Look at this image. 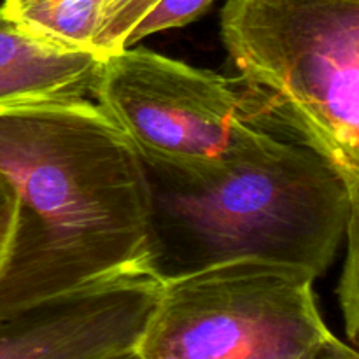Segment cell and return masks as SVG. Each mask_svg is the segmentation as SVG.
<instances>
[{
  "instance_id": "obj_1",
  "label": "cell",
  "mask_w": 359,
  "mask_h": 359,
  "mask_svg": "<svg viewBox=\"0 0 359 359\" xmlns=\"http://www.w3.org/2000/svg\"><path fill=\"white\" fill-rule=\"evenodd\" d=\"M0 175L18 196L0 314L123 270L149 269L142 161L88 97L0 109Z\"/></svg>"
},
{
  "instance_id": "obj_2",
  "label": "cell",
  "mask_w": 359,
  "mask_h": 359,
  "mask_svg": "<svg viewBox=\"0 0 359 359\" xmlns=\"http://www.w3.org/2000/svg\"><path fill=\"white\" fill-rule=\"evenodd\" d=\"M144 172L149 269L160 280L237 259L293 265L318 279L359 209L340 172L297 139L200 181Z\"/></svg>"
},
{
  "instance_id": "obj_3",
  "label": "cell",
  "mask_w": 359,
  "mask_h": 359,
  "mask_svg": "<svg viewBox=\"0 0 359 359\" xmlns=\"http://www.w3.org/2000/svg\"><path fill=\"white\" fill-rule=\"evenodd\" d=\"M221 35L270 119L359 195V0H226Z\"/></svg>"
},
{
  "instance_id": "obj_4",
  "label": "cell",
  "mask_w": 359,
  "mask_h": 359,
  "mask_svg": "<svg viewBox=\"0 0 359 359\" xmlns=\"http://www.w3.org/2000/svg\"><path fill=\"white\" fill-rule=\"evenodd\" d=\"M91 95L144 168L181 181L217 175L291 139L241 79L135 46L104 56Z\"/></svg>"
},
{
  "instance_id": "obj_5",
  "label": "cell",
  "mask_w": 359,
  "mask_h": 359,
  "mask_svg": "<svg viewBox=\"0 0 359 359\" xmlns=\"http://www.w3.org/2000/svg\"><path fill=\"white\" fill-rule=\"evenodd\" d=\"M304 269L262 259L161 280L140 359H312L332 335Z\"/></svg>"
},
{
  "instance_id": "obj_6",
  "label": "cell",
  "mask_w": 359,
  "mask_h": 359,
  "mask_svg": "<svg viewBox=\"0 0 359 359\" xmlns=\"http://www.w3.org/2000/svg\"><path fill=\"white\" fill-rule=\"evenodd\" d=\"M147 266L0 314V359H105L135 349L160 297Z\"/></svg>"
},
{
  "instance_id": "obj_7",
  "label": "cell",
  "mask_w": 359,
  "mask_h": 359,
  "mask_svg": "<svg viewBox=\"0 0 359 359\" xmlns=\"http://www.w3.org/2000/svg\"><path fill=\"white\" fill-rule=\"evenodd\" d=\"M104 56L37 34L0 6V109L93 93Z\"/></svg>"
},
{
  "instance_id": "obj_8",
  "label": "cell",
  "mask_w": 359,
  "mask_h": 359,
  "mask_svg": "<svg viewBox=\"0 0 359 359\" xmlns=\"http://www.w3.org/2000/svg\"><path fill=\"white\" fill-rule=\"evenodd\" d=\"M109 0H28L13 16L37 34L76 49L93 51Z\"/></svg>"
},
{
  "instance_id": "obj_9",
  "label": "cell",
  "mask_w": 359,
  "mask_h": 359,
  "mask_svg": "<svg viewBox=\"0 0 359 359\" xmlns=\"http://www.w3.org/2000/svg\"><path fill=\"white\" fill-rule=\"evenodd\" d=\"M158 0H109L100 28L93 39V51L100 56L125 48V41L140 18Z\"/></svg>"
},
{
  "instance_id": "obj_10",
  "label": "cell",
  "mask_w": 359,
  "mask_h": 359,
  "mask_svg": "<svg viewBox=\"0 0 359 359\" xmlns=\"http://www.w3.org/2000/svg\"><path fill=\"white\" fill-rule=\"evenodd\" d=\"M212 2L214 0H158L132 28L125 41V48L135 46L137 42L158 32L191 23L202 16Z\"/></svg>"
},
{
  "instance_id": "obj_11",
  "label": "cell",
  "mask_w": 359,
  "mask_h": 359,
  "mask_svg": "<svg viewBox=\"0 0 359 359\" xmlns=\"http://www.w3.org/2000/svg\"><path fill=\"white\" fill-rule=\"evenodd\" d=\"M347 256L339 284V298L346 318V330L351 342L356 344L359 328V270H358V212L353 214L346 231Z\"/></svg>"
},
{
  "instance_id": "obj_12",
  "label": "cell",
  "mask_w": 359,
  "mask_h": 359,
  "mask_svg": "<svg viewBox=\"0 0 359 359\" xmlns=\"http://www.w3.org/2000/svg\"><path fill=\"white\" fill-rule=\"evenodd\" d=\"M18 223V196L13 186L0 175V272L9 259Z\"/></svg>"
},
{
  "instance_id": "obj_13",
  "label": "cell",
  "mask_w": 359,
  "mask_h": 359,
  "mask_svg": "<svg viewBox=\"0 0 359 359\" xmlns=\"http://www.w3.org/2000/svg\"><path fill=\"white\" fill-rule=\"evenodd\" d=\"M312 359H359V356L354 347L344 344L342 340H339L332 333V335L318 347V351H316Z\"/></svg>"
},
{
  "instance_id": "obj_14",
  "label": "cell",
  "mask_w": 359,
  "mask_h": 359,
  "mask_svg": "<svg viewBox=\"0 0 359 359\" xmlns=\"http://www.w3.org/2000/svg\"><path fill=\"white\" fill-rule=\"evenodd\" d=\"M25 2H28V0H4L2 7L7 11V13H13V11H16L18 7L23 6Z\"/></svg>"
},
{
  "instance_id": "obj_15",
  "label": "cell",
  "mask_w": 359,
  "mask_h": 359,
  "mask_svg": "<svg viewBox=\"0 0 359 359\" xmlns=\"http://www.w3.org/2000/svg\"><path fill=\"white\" fill-rule=\"evenodd\" d=\"M105 359H140V358L139 354L135 353V349H130V351H125V353H119L116 354V356L105 358Z\"/></svg>"
}]
</instances>
